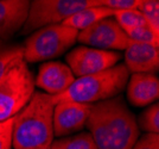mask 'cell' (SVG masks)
<instances>
[{"label":"cell","mask_w":159,"mask_h":149,"mask_svg":"<svg viewBox=\"0 0 159 149\" xmlns=\"http://www.w3.org/2000/svg\"><path fill=\"white\" fill-rule=\"evenodd\" d=\"M30 2L27 0H0V40L6 41L25 24Z\"/></svg>","instance_id":"cell-12"},{"label":"cell","mask_w":159,"mask_h":149,"mask_svg":"<svg viewBox=\"0 0 159 149\" xmlns=\"http://www.w3.org/2000/svg\"><path fill=\"white\" fill-rule=\"evenodd\" d=\"M138 11L145 18L147 25L156 34L159 35V1L157 0H141Z\"/></svg>","instance_id":"cell-18"},{"label":"cell","mask_w":159,"mask_h":149,"mask_svg":"<svg viewBox=\"0 0 159 149\" xmlns=\"http://www.w3.org/2000/svg\"><path fill=\"white\" fill-rule=\"evenodd\" d=\"M86 127L98 149H132L139 138L135 116L122 97L93 104Z\"/></svg>","instance_id":"cell-1"},{"label":"cell","mask_w":159,"mask_h":149,"mask_svg":"<svg viewBox=\"0 0 159 149\" xmlns=\"http://www.w3.org/2000/svg\"><path fill=\"white\" fill-rule=\"evenodd\" d=\"M75 81L70 68L61 62H45L39 68L34 84L49 95H58L66 91Z\"/></svg>","instance_id":"cell-10"},{"label":"cell","mask_w":159,"mask_h":149,"mask_svg":"<svg viewBox=\"0 0 159 149\" xmlns=\"http://www.w3.org/2000/svg\"><path fill=\"white\" fill-rule=\"evenodd\" d=\"M101 5V0H34L30 2L29 14L21 34L37 31L49 25L62 24L81 10Z\"/></svg>","instance_id":"cell-6"},{"label":"cell","mask_w":159,"mask_h":149,"mask_svg":"<svg viewBox=\"0 0 159 149\" xmlns=\"http://www.w3.org/2000/svg\"><path fill=\"white\" fill-rule=\"evenodd\" d=\"M127 36L133 42H138V43L152 46L156 48H158L159 46V35L156 34L148 25L138 27V29L131 31Z\"/></svg>","instance_id":"cell-20"},{"label":"cell","mask_w":159,"mask_h":149,"mask_svg":"<svg viewBox=\"0 0 159 149\" xmlns=\"http://www.w3.org/2000/svg\"><path fill=\"white\" fill-rule=\"evenodd\" d=\"M140 1L141 0H101V4L113 11H126L138 10Z\"/></svg>","instance_id":"cell-21"},{"label":"cell","mask_w":159,"mask_h":149,"mask_svg":"<svg viewBox=\"0 0 159 149\" xmlns=\"http://www.w3.org/2000/svg\"><path fill=\"white\" fill-rule=\"evenodd\" d=\"M23 46H8L0 43V78L16 59L23 57Z\"/></svg>","instance_id":"cell-19"},{"label":"cell","mask_w":159,"mask_h":149,"mask_svg":"<svg viewBox=\"0 0 159 149\" xmlns=\"http://www.w3.org/2000/svg\"><path fill=\"white\" fill-rule=\"evenodd\" d=\"M77 30L63 24L42 27L25 41L23 60L38 62L57 57L77 41Z\"/></svg>","instance_id":"cell-5"},{"label":"cell","mask_w":159,"mask_h":149,"mask_svg":"<svg viewBox=\"0 0 159 149\" xmlns=\"http://www.w3.org/2000/svg\"><path fill=\"white\" fill-rule=\"evenodd\" d=\"M113 18L116 21L120 27L128 35L131 31L138 27L147 25L145 18L138 10H126V11H115Z\"/></svg>","instance_id":"cell-16"},{"label":"cell","mask_w":159,"mask_h":149,"mask_svg":"<svg viewBox=\"0 0 159 149\" xmlns=\"http://www.w3.org/2000/svg\"><path fill=\"white\" fill-rule=\"evenodd\" d=\"M34 78L23 57L16 59L0 78V123L18 115L34 93Z\"/></svg>","instance_id":"cell-4"},{"label":"cell","mask_w":159,"mask_h":149,"mask_svg":"<svg viewBox=\"0 0 159 149\" xmlns=\"http://www.w3.org/2000/svg\"><path fill=\"white\" fill-rule=\"evenodd\" d=\"M51 97L34 92L25 108L13 117L12 149H49L53 141Z\"/></svg>","instance_id":"cell-2"},{"label":"cell","mask_w":159,"mask_h":149,"mask_svg":"<svg viewBox=\"0 0 159 149\" xmlns=\"http://www.w3.org/2000/svg\"><path fill=\"white\" fill-rule=\"evenodd\" d=\"M129 72L124 63L102 70L100 73L86 75L75 79L73 85L58 95H50L56 105L57 103L70 102L83 104H96L114 98L124 91L128 81Z\"/></svg>","instance_id":"cell-3"},{"label":"cell","mask_w":159,"mask_h":149,"mask_svg":"<svg viewBox=\"0 0 159 149\" xmlns=\"http://www.w3.org/2000/svg\"><path fill=\"white\" fill-rule=\"evenodd\" d=\"M120 59L121 55L116 51L89 47H77L66 55L70 70L79 78L109 69L114 67Z\"/></svg>","instance_id":"cell-8"},{"label":"cell","mask_w":159,"mask_h":149,"mask_svg":"<svg viewBox=\"0 0 159 149\" xmlns=\"http://www.w3.org/2000/svg\"><path fill=\"white\" fill-rule=\"evenodd\" d=\"M127 98L129 103L143 108L159 98V80L153 73H137L132 74L127 85Z\"/></svg>","instance_id":"cell-13"},{"label":"cell","mask_w":159,"mask_h":149,"mask_svg":"<svg viewBox=\"0 0 159 149\" xmlns=\"http://www.w3.org/2000/svg\"><path fill=\"white\" fill-rule=\"evenodd\" d=\"M49 149H98V147L92 135L84 131L77 135L62 137L52 141Z\"/></svg>","instance_id":"cell-15"},{"label":"cell","mask_w":159,"mask_h":149,"mask_svg":"<svg viewBox=\"0 0 159 149\" xmlns=\"http://www.w3.org/2000/svg\"><path fill=\"white\" fill-rule=\"evenodd\" d=\"M125 66L132 74H156L159 69L158 48L131 41L125 50Z\"/></svg>","instance_id":"cell-11"},{"label":"cell","mask_w":159,"mask_h":149,"mask_svg":"<svg viewBox=\"0 0 159 149\" xmlns=\"http://www.w3.org/2000/svg\"><path fill=\"white\" fill-rule=\"evenodd\" d=\"M13 118L0 123V149H12Z\"/></svg>","instance_id":"cell-22"},{"label":"cell","mask_w":159,"mask_h":149,"mask_svg":"<svg viewBox=\"0 0 159 149\" xmlns=\"http://www.w3.org/2000/svg\"><path fill=\"white\" fill-rule=\"evenodd\" d=\"M92 108L93 104H83L70 100L57 103L53 108V135L63 137L81 130L86 125Z\"/></svg>","instance_id":"cell-9"},{"label":"cell","mask_w":159,"mask_h":149,"mask_svg":"<svg viewBox=\"0 0 159 149\" xmlns=\"http://www.w3.org/2000/svg\"><path fill=\"white\" fill-rule=\"evenodd\" d=\"M77 41L101 50H126L131 40L116 21L109 17L79 31Z\"/></svg>","instance_id":"cell-7"},{"label":"cell","mask_w":159,"mask_h":149,"mask_svg":"<svg viewBox=\"0 0 159 149\" xmlns=\"http://www.w3.org/2000/svg\"><path fill=\"white\" fill-rule=\"evenodd\" d=\"M138 128L146 134H158L159 132V104L154 103L140 113L138 118Z\"/></svg>","instance_id":"cell-17"},{"label":"cell","mask_w":159,"mask_h":149,"mask_svg":"<svg viewBox=\"0 0 159 149\" xmlns=\"http://www.w3.org/2000/svg\"><path fill=\"white\" fill-rule=\"evenodd\" d=\"M132 149H159L158 134H145L138 138Z\"/></svg>","instance_id":"cell-23"},{"label":"cell","mask_w":159,"mask_h":149,"mask_svg":"<svg viewBox=\"0 0 159 149\" xmlns=\"http://www.w3.org/2000/svg\"><path fill=\"white\" fill-rule=\"evenodd\" d=\"M114 12L111 8H107L105 6H93L87 7L84 10H81L79 12L74 13L71 17L63 22L62 24L66 26L73 27L77 31L84 30L87 27L92 26L93 24L102 21L105 18H109L114 16Z\"/></svg>","instance_id":"cell-14"}]
</instances>
